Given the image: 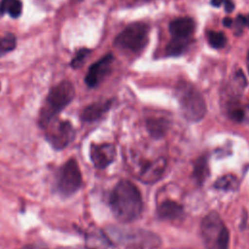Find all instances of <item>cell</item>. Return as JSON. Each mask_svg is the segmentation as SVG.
<instances>
[{
  "instance_id": "cell-1",
  "label": "cell",
  "mask_w": 249,
  "mask_h": 249,
  "mask_svg": "<svg viewBox=\"0 0 249 249\" xmlns=\"http://www.w3.org/2000/svg\"><path fill=\"white\" fill-rule=\"evenodd\" d=\"M109 203L115 218L123 223L134 221L143 209L140 191L132 182L125 179L119 181L114 187Z\"/></svg>"
},
{
  "instance_id": "cell-2",
  "label": "cell",
  "mask_w": 249,
  "mask_h": 249,
  "mask_svg": "<svg viewBox=\"0 0 249 249\" xmlns=\"http://www.w3.org/2000/svg\"><path fill=\"white\" fill-rule=\"evenodd\" d=\"M75 96V88L73 84L64 80L53 86L40 110L39 125L42 127L53 119L57 118L58 114L68 106Z\"/></svg>"
},
{
  "instance_id": "cell-3",
  "label": "cell",
  "mask_w": 249,
  "mask_h": 249,
  "mask_svg": "<svg viewBox=\"0 0 249 249\" xmlns=\"http://www.w3.org/2000/svg\"><path fill=\"white\" fill-rule=\"evenodd\" d=\"M176 97L184 118L189 122H199L206 114V103L198 89L188 82H180L176 87Z\"/></svg>"
},
{
  "instance_id": "cell-4",
  "label": "cell",
  "mask_w": 249,
  "mask_h": 249,
  "mask_svg": "<svg viewBox=\"0 0 249 249\" xmlns=\"http://www.w3.org/2000/svg\"><path fill=\"white\" fill-rule=\"evenodd\" d=\"M109 232L115 241L127 249H157L161 244L159 235L146 230L112 227Z\"/></svg>"
},
{
  "instance_id": "cell-5",
  "label": "cell",
  "mask_w": 249,
  "mask_h": 249,
  "mask_svg": "<svg viewBox=\"0 0 249 249\" xmlns=\"http://www.w3.org/2000/svg\"><path fill=\"white\" fill-rule=\"evenodd\" d=\"M200 235L207 249H229L230 233L217 212H210L202 219Z\"/></svg>"
},
{
  "instance_id": "cell-6",
  "label": "cell",
  "mask_w": 249,
  "mask_h": 249,
  "mask_svg": "<svg viewBox=\"0 0 249 249\" xmlns=\"http://www.w3.org/2000/svg\"><path fill=\"white\" fill-rule=\"evenodd\" d=\"M83 184L79 163L74 158L61 164L54 175V191L62 197H69L76 194Z\"/></svg>"
},
{
  "instance_id": "cell-7",
  "label": "cell",
  "mask_w": 249,
  "mask_h": 249,
  "mask_svg": "<svg viewBox=\"0 0 249 249\" xmlns=\"http://www.w3.org/2000/svg\"><path fill=\"white\" fill-rule=\"evenodd\" d=\"M150 26L145 22H132L121 31L114 40V46L130 53L141 52L148 44Z\"/></svg>"
},
{
  "instance_id": "cell-8",
  "label": "cell",
  "mask_w": 249,
  "mask_h": 249,
  "mask_svg": "<svg viewBox=\"0 0 249 249\" xmlns=\"http://www.w3.org/2000/svg\"><path fill=\"white\" fill-rule=\"evenodd\" d=\"M42 129L45 132L46 140L55 150H62L66 148L75 138L76 129L71 122L66 120L53 119L44 126Z\"/></svg>"
},
{
  "instance_id": "cell-9",
  "label": "cell",
  "mask_w": 249,
  "mask_h": 249,
  "mask_svg": "<svg viewBox=\"0 0 249 249\" xmlns=\"http://www.w3.org/2000/svg\"><path fill=\"white\" fill-rule=\"evenodd\" d=\"M114 60V56L111 53L105 54L96 62L91 64L85 77V83L89 88L98 86L103 79L110 73L111 65Z\"/></svg>"
},
{
  "instance_id": "cell-10",
  "label": "cell",
  "mask_w": 249,
  "mask_h": 249,
  "mask_svg": "<svg viewBox=\"0 0 249 249\" xmlns=\"http://www.w3.org/2000/svg\"><path fill=\"white\" fill-rule=\"evenodd\" d=\"M116 147L112 143H92L89 147V158L92 164L99 169H104L116 159Z\"/></svg>"
},
{
  "instance_id": "cell-11",
  "label": "cell",
  "mask_w": 249,
  "mask_h": 249,
  "mask_svg": "<svg viewBox=\"0 0 249 249\" xmlns=\"http://www.w3.org/2000/svg\"><path fill=\"white\" fill-rule=\"evenodd\" d=\"M167 166L165 158L160 157L145 163L139 173V179L146 184H153L160 180Z\"/></svg>"
},
{
  "instance_id": "cell-12",
  "label": "cell",
  "mask_w": 249,
  "mask_h": 249,
  "mask_svg": "<svg viewBox=\"0 0 249 249\" xmlns=\"http://www.w3.org/2000/svg\"><path fill=\"white\" fill-rule=\"evenodd\" d=\"M168 28L172 37L192 38L196 30V21L190 17L177 18L170 21Z\"/></svg>"
},
{
  "instance_id": "cell-13",
  "label": "cell",
  "mask_w": 249,
  "mask_h": 249,
  "mask_svg": "<svg viewBox=\"0 0 249 249\" xmlns=\"http://www.w3.org/2000/svg\"><path fill=\"white\" fill-rule=\"evenodd\" d=\"M111 105L112 100L91 103L85 107L81 112V120L86 123L96 122L105 115V113L110 109Z\"/></svg>"
},
{
  "instance_id": "cell-14",
  "label": "cell",
  "mask_w": 249,
  "mask_h": 249,
  "mask_svg": "<svg viewBox=\"0 0 249 249\" xmlns=\"http://www.w3.org/2000/svg\"><path fill=\"white\" fill-rule=\"evenodd\" d=\"M157 212L160 219L173 221L183 215L184 209L183 206L176 201L164 200L158 206Z\"/></svg>"
},
{
  "instance_id": "cell-15",
  "label": "cell",
  "mask_w": 249,
  "mask_h": 249,
  "mask_svg": "<svg viewBox=\"0 0 249 249\" xmlns=\"http://www.w3.org/2000/svg\"><path fill=\"white\" fill-rule=\"evenodd\" d=\"M146 127L151 136L155 138H160L165 135L169 127V122L164 118L152 117L147 119Z\"/></svg>"
},
{
  "instance_id": "cell-16",
  "label": "cell",
  "mask_w": 249,
  "mask_h": 249,
  "mask_svg": "<svg viewBox=\"0 0 249 249\" xmlns=\"http://www.w3.org/2000/svg\"><path fill=\"white\" fill-rule=\"evenodd\" d=\"M192 38H176L172 37V39L168 42L165 47V53L168 56H178L183 54L191 46Z\"/></svg>"
},
{
  "instance_id": "cell-17",
  "label": "cell",
  "mask_w": 249,
  "mask_h": 249,
  "mask_svg": "<svg viewBox=\"0 0 249 249\" xmlns=\"http://www.w3.org/2000/svg\"><path fill=\"white\" fill-rule=\"evenodd\" d=\"M193 175L198 184H202L209 175V165L206 156L199 157L194 164Z\"/></svg>"
},
{
  "instance_id": "cell-18",
  "label": "cell",
  "mask_w": 249,
  "mask_h": 249,
  "mask_svg": "<svg viewBox=\"0 0 249 249\" xmlns=\"http://www.w3.org/2000/svg\"><path fill=\"white\" fill-rule=\"evenodd\" d=\"M214 187L223 191H234L237 188V178L232 174H226L215 181Z\"/></svg>"
},
{
  "instance_id": "cell-19",
  "label": "cell",
  "mask_w": 249,
  "mask_h": 249,
  "mask_svg": "<svg viewBox=\"0 0 249 249\" xmlns=\"http://www.w3.org/2000/svg\"><path fill=\"white\" fill-rule=\"evenodd\" d=\"M208 44L214 49H221L224 48L228 42L226 35L220 31H213L209 30L206 33Z\"/></svg>"
},
{
  "instance_id": "cell-20",
  "label": "cell",
  "mask_w": 249,
  "mask_h": 249,
  "mask_svg": "<svg viewBox=\"0 0 249 249\" xmlns=\"http://www.w3.org/2000/svg\"><path fill=\"white\" fill-rule=\"evenodd\" d=\"M17 46V39L14 34L6 33L0 36V57L12 52Z\"/></svg>"
},
{
  "instance_id": "cell-21",
  "label": "cell",
  "mask_w": 249,
  "mask_h": 249,
  "mask_svg": "<svg viewBox=\"0 0 249 249\" xmlns=\"http://www.w3.org/2000/svg\"><path fill=\"white\" fill-rule=\"evenodd\" d=\"M89 53H90V51L89 49L84 48V49L79 50L77 52L76 55L71 60V67L74 68V69L80 68L84 64V62H85L86 58L88 57V55L89 54Z\"/></svg>"
},
{
  "instance_id": "cell-22",
  "label": "cell",
  "mask_w": 249,
  "mask_h": 249,
  "mask_svg": "<svg viewBox=\"0 0 249 249\" xmlns=\"http://www.w3.org/2000/svg\"><path fill=\"white\" fill-rule=\"evenodd\" d=\"M22 11V3L20 0H11L8 7L7 11L9 15L12 18H18L21 14Z\"/></svg>"
},
{
  "instance_id": "cell-23",
  "label": "cell",
  "mask_w": 249,
  "mask_h": 249,
  "mask_svg": "<svg viewBox=\"0 0 249 249\" xmlns=\"http://www.w3.org/2000/svg\"><path fill=\"white\" fill-rule=\"evenodd\" d=\"M210 4L216 8L224 5L225 11L227 13H231L234 10V3L232 2V0H211Z\"/></svg>"
},
{
  "instance_id": "cell-24",
  "label": "cell",
  "mask_w": 249,
  "mask_h": 249,
  "mask_svg": "<svg viewBox=\"0 0 249 249\" xmlns=\"http://www.w3.org/2000/svg\"><path fill=\"white\" fill-rule=\"evenodd\" d=\"M234 24L236 26L235 30H238V32H241L243 27L249 28V15H238Z\"/></svg>"
},
{
  "instance_id": "cell-25",
  "label": "cell",
  "mask_w": 249,
  "mask_h": 249,
  "mask_svg": "<svg viewBox=\"0 0 249 249\" xmlns=\"http://www.w3.org/2000/svg\"><path fill=\"white\" fill-rule=\"evenodd\" d=\"M11 0H2L1 3H0V16L4 15L5 12L7 11V7L9 5Z\"/></svg>"
},
{
  "instance_id": "cell-26",
  "label": "cell",
  "mask_w": 249,
  "mask_h": 249,
  "mask_svg": "<svg viewBox=\"0 0 249 249\" xmlns=\"http://www.w3.org/2000/svg\"><path fill=\"white\" fill-rule=\"evenodd\" d=\"M223 24L227 27H230L233 24V20L230 17H226V18H223Z\"/></svg>"
},
{
  "instance_id": "cell-27",
  "label": "cell",
  "mask_w": 249,
  "mask_h": 249,
  "mask_svg": "<svg viewBox=\"0 0 249 249\" xmlns=\"http://www.w3.org/2000/svg\"><path fill=\"white\" fill-rule=\"evenodd\" d=\"M55 249H95V248H92V247H89V246H76V247H57Z\"/></svg>"
},
{
  "instance_id": "cell-28",
  "label": "cell",
  "mask_w": 249,
  "mask_h": 249,
  "mask_svg": "<svg viewBox=\"0 0 249 249\" xmlns=\"http://www.w3.org/2000/svg\"><path fill=\"white\" fill-rule=\"evenodd\" d=\"M246 65H247V69H248V72H249V52H248L247 57H246Z\"/></svg>"
},
{
  "instance_id": "cell-29",
  "label": "cell",
  "mask_w": 249,
  "mask_h": 249,
  "mask_svg": "<svg viewBox=\"0 0 249 249\" xmlns=\"http://www.w3.org/2000/svg\"><path fill=\"white\" fill-rule=\"evenodd\" d=\"M22 249H34V247L33 246H27V247H24Z\"/></svg>"
}]
</instances>
